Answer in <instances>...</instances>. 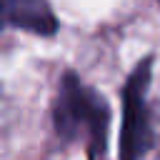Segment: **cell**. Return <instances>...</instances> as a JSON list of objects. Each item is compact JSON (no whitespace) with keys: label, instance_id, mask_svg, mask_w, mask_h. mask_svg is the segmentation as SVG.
Returning <instances> with one entry per match:
<instances>
[{"label":"cell","instance_id":"obj_1","mask_svg":"<svg viewBox=\"0 0 160 160\" xmlns=\"http://www.w3.org/2000/svg\"><path fill=\"white\" fill-rule=\"evenodd\" d=\"M52 122L62 140H82L88 160H105L110 108L100 92L82 85L75 72H65L52 105Z\"/></svg>","mask_w":160,"mask_h":160},{"label":"cell","instance_id":"obj_5","mask_svg":"<svg viewBox=\"0 0 160 160\" xmlns=\"http://www.w3.org/2000/svg\"><path fill=\"white\" fill-rule=\"evenodd\" d=\"M150 140H152V145L160 148V100L150 110Z\"/></svg>","mask_w":160,"mask_h":160},{"label":"cell","instance_id":"obj_6","mask_svg":"<svg viewBox=\"0 0 160 160\" xmlns=\"http://www.w3.org/2000/svg\"><path fill=\"white\" fill-rule=\"evenodd\" d=\"M0 28H2V18H0Z\"/></svg>","mask_w":160,"mask_h":160},{"label":"cell","instance_id":"obj_3","mask_svg":"<svg viewBox=\"0 0 160 160\" xmlns=\"http://www.w3.org/2000/svg\"><path fill=\"white\" fill-rule=\"evenodd\" d=\"M0 18L2 25L10 22L38 35H52L58 30V20L48 0H0Z\"/></svg>","mask_w":160,"mask_h":160},{"label":"cell","instance_id":"obj_2","mask_svg":"<svg viewBox=\"0 0 160 160\" xmlns=\"http://www.w3.org/2000/svg\"><path fill=\"white\" fill-rule=\"evenodd\" d=\"M152 78V60L145 58L130 72L122 88V128H120V160H140L152 140H150V108H148V88Z\"/></svg>","mask_w":160,"mask_h":160},{"label":"cell","instance_id":"obj_4","mask_svg":"<svg viewBox=\"0 0 160 160\" xmlns=\"http://www.w3.org/2000/svg\"><path fill=\"white\" fill-rule=\"evenodd\" d=\"M8 135H10V105H8V100L0 90V155L5 152Z\"/></svg>","mask_w":160,"mask_h":160}]
</instances>
